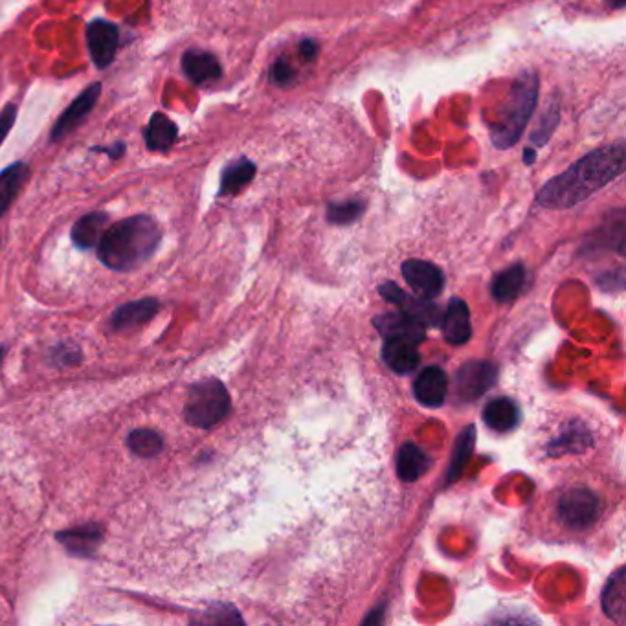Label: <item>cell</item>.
<instances>
[{"label": "cell", "instance_id": "cell-1", "mask_svg": "<svg viewBox=\"0 0 626 626\" xmlns=\"http://www.w3.org/2000/svg\"><path fill=\"white\" fill-rule=\"evenodd\" d=\"M625 169L626 147L623 142L593 149L564 173L546 182L538 191L537 202L549 210L573 208L614 182Z\"/></svg>", "mask_w": 626, "mask_h": 626}, {"label": "cell", "instance_id": "cell-2", "mask_svg": "<svg viewBox=\"0 0 626 626\" xmlns=\"http://www.w3.org/2000/svg\"><path fill=\"white\" fill-rule=\"evenodd\" d=\"M160 239L162 232L153 217L135 215L107 228L98 243V258L111 270L129 272L155 254Z\"/></svg>", "mask_w": 626, "mask_h": 626}, {"label": "cell", "instance_id": "cell-3", "mask_svg": "<svg viewBox=\"0 0 626 626\" xmlns=\"http://www.w3.org/2000/svg\"><path fill=\"white\" fill-rule=\"evenodd\" d=\"M538 90L540 78L535 72H524L516 78L498 120L492 125V144L498 149L518 144L537 109Z\"/></svg>", "mask_w": 626, "mask_h": 626}, {"label": "cell", "instance_id": "cell-4", "mask_svg": "<svg viewBox=\"0 0 626 626\" xmlns=\"http://www.w3.org/2000/svg\"><path fill=\"white\" fill-rule=\"evenodd\" d=\"M232 401L224 384L217 379H204L193 384L184 406V417L195 428H212L230 414Z\"/></svg>", "mask_w": 626, "mask_h": 626}, {"label": "cell", "instance_id": "cell-5", "mask_svg": "<svg viewBox=\"0 0 626 626\" xmlns=\"http://www.w3.org/2000/svg\"><path fill=\"white\" fill-rule=\"evenodd\" d=\"M557 513L564 526L570 529H586L593 526L601 516V502L599 496L590 489H570L562 494L559 500Z\"/></svg>", "mask_w": 626, "mask_h": 626}, {"label": "cell", "instance_id": "cell-6", "mask_svg": "<svg viewBox=\"0 0 626 626\" xmlns=\"http://www.w3.org/2000/svg\"><path fill=\"white\" fill-rule=\"evenodd\" d=\"M496 382V368L491 362H469L461 366L456 373V395L461 401L470 403L480 399L481 395L491 390Z\"/></svg>", "mask_w": 626, "mask_h": 626}, {"label": "cell", "instance_id": "cell-7", "mask_svg": "<svg viewBox=\"0 0 626 626\" xmlns=\"http://www.w3.org/2000/svg\"><path fill=\"white\" fill-rule=\"evenodd\" d=\"M101 83H92L87 89L79 94L76 100L70 103L67 111L57 118L56 125L52 129V142H59L68 135H72L78 129L85 118L89 116L96 103L100 100Z\"/></svg>", "mask_w": 626, "mask_h": 626}, {"label": "cell", "instance_id": "cell-8", "mask_svg": "<svg viewBox=\"0 0 626 626\" xmlns=\"http://www.w3.org/2000/svg\"><path fill=\"white\" fill-rule=\"evenodd\" d=\"M403 276L412 291L421 298H436L445 287V276L441 269L425 261V259H410L403 265Z\"/></svg>", "mask_w": 626, "mask_h": 626}, {"label": "cell", "instance_id": "cell-9", "mask_svg": "<svg viewBox=\"0 0 626 626\" xmlns=\"http://www.w3.org/2000/svg\"><path fill=\"white\" fill-rule=\"evenodd\" d=\"M120 43V32L114 24L96 19L87 28V45L94 65L107 68L114 61Z\"/></svg>", "mask_w": 626, "mask_h": 626}, {"label": "cell", "instance_id": "cell-10", "mask_svg": "<svg viewBox=\"0 0 626 626\" xmlns=\"http://www.w3.org/2000/svg\"><path fill=\"white\" fill-rule=\"evenodd\" d=\"M381 294L388 302L395 303L399 307V311L410 314L417 322L425 325V327H434L439 324V313L434 303L428 302L426 298L421 296H412L401 291L395 283H384L381 287Z\"/></svg>", "mask_w": 626, "mask_h": 626}, {"label": "cell", "instance_id": "cell-11", "mask_svg": "<svg viewBox=\"0 0 626 626\" xmlns=\"http://www.w3.org/2000/svg\"><path fill=\"white\" fill-rule=\"evenodd\" d=\"M373 325L381 331L386 340L401 338V340H408L412 344L425 342V325L417 322L410 314L403 313V311L382 314L373 320Z\"/></svg>", "mask_w": 626, "mask_h": 626}, {"label": "cell", "instance_id": "cell-12", "mask_svg": "<svg viewBox=\"0 0 626 626\" xmlns=\"http://www.w3.org/2000/svg\"><path fill=\"white\" fill-rule=\"evenodd\" d=\"M415 399L428 408H436L447 401V373L437 366L425 368L414 382Z\"/></svg>", "mask_w": 626, "mask_h": 626}, {"label": "cell", "instance_id": "cell-13", "mask_svg": "<svg viewBox=\"0 0 626 626\" xmlns=\"http://www.w3.org/2000/svg\"><path fill=\"white\" fill-rule=\"evenodd\" d=\"M56 538L59 544L65 546L70 555L89 559L103 542V527L98 526V524L74 527V529L57 533Z\"/></svg>", "mask_w": 626, "mask_h": 626}, {"label": "cell", "instance_id": "cell-14", "mask_svg": "<svg viewBox=\"0 0 626 626\" xmlns=\"http://www.w3.org/2000/svg\"><path fill=\"white\" fill-rule=\"evenodd\" d=\"M441 329L452 346H463L470 340L472 325H470L469 305L461 298H452L448 303L445 316L441 318Z\"/></svg>", "mask_w": 626, "mask_h": 626}, {"label": "cell", "instance_id": "cell-15", "mask_svg": "<svg viewBox=\"0 0 626 626\" xmlns=\"http://www.w3.org/2000/svg\"><path fill=\"white\" fill-rule=\"evenodd\" d=\"M182 70L195 85H210L223 76L217 57L199 48H191L182 56Z\"/></svg>", "mask_w": 626, "mask_h": 626}, {"label": "cell", "instance_id": "cell-16", "mask_svg": "<svg viewBox=\"0 0 626 626\" xmlns=\"http://www.w3.org/2000/svg\"><path fill=\"white\" fill-rule=\"evenodd\" d=\"M160 311V303L155 298H146L138 302H129L118 307L112 314V327L116 331H129L147 324Z\"/></svg>", "mask_w": 626, "mask_h": 626}, {"label": "cell", "instance_id": "cell-17", "mask_svg": "<svg viewBox=\"0 0 626 626\" xmlns=\"http://www.w3.org/2000/svg\"><path fill=\"white\" fill-rule=\"evenodd\" d=\"M382 358H384L386 366L399 375L412 373L421 362L417 344H412L408 340H401V338L386 340V346L382 349Z\"/></svg>", "mask_w": 626, "mask_h": 626}, {"label": "cell", "instance_id": "cell-18", "mask_svg": "<svg viewBox=\"0 0 626 626\" xmlns=\"http://www.w3.org/2000/svg\"><path fill=\"white\" fill-rule=\"evenodd\" d=\"M483 421L494 432L505 434L520 423V410H518L515 401H511L507 397H500V399H494L485 406Z\"/></svg>", "mask_w": 626, "mask_h": 626}, {"label": "cell", "instance_id": "cell-19", "mask_svg": "<svg viewBox=\"0 0 626 626\" xmlns=\"http://www.w3.org/2000/svg\"><path fill=\"white\" fill-rule=\"evenodd\" d=\"M109 228V215L103 212L87 213L81 217L78 223L72 228V241L74 245L87 250L92 246H98L103 234Z\"/></svg>", "mask_w": 626, "mask_h": 626}, {"label": "cell", "instance_id": "cell-20", "mask_svg": "<svg viewBox=\"0 0 626 626\" xmlns=\"http://www.w3.org/2000/svg\"><path fill=\"white\" fill-rule=\"evenodd\" d=\"M30 177V168L24 162H13L0 173V217L10 210Z\"/></svg>", "mask_w": 626, "mask_h": 626}, {"label": "cell", "instance_id": "cell-21", "mask_svg": "<svg viewBox=\"0 0 626 626\" xmlns=\"http://www.w3.org/2000/svg\"><path fill=\"white\" fill-rule=\"evenodd\" d=\"M526 269L524 265L516 263L509 269L502 270L494 280H492V296L498 302H513L516 300L526 285Z\"/></svg>", "mask_w": 626, "mask_h": 626}, {"label": "cell", "instance_id": "cell-22", "mask_svg": "<svg viewBox=\"0 0 626 626\" xmlns=\"http://www.w3.org/2000/svg\"><path fill=\"white\" fill-rule=\"evenodd\" d=\"M256 171H258L256 164L248 158H239L235 162H230L221 175L219 195H237L239 191L245 190L256 177Z\"/></svg>", "mask_w": 626, "mask_h": 626}, {"label": "cell", "instance_id": "cell-23", "mask_svg": "<svg viewBox=\"0 0 626 626\" xmlns=\"http://www.w3.org/2000/svg\"><path fill=\"white\" fill-rule=\"evenodd\" d=\"M179 138V127L166 114L155 112L146 129V144L151 151H168Z\"/></svg>", "mask_w": 626, "mask_h": 626}, {"label": "cell", "instance_id": "cell-24", "mask_svg": "<svg viewBox=\"0 0 626 626\" xmlns=\"http://www.w3.org/2000/svg\"><path fill=\"white\" fill-rule=\"evenodd\" d=\"M625 586V568H619L604 588L603 610L610 619H614L615 623L625 621Z\"/></svg>", "mask_w": 626, "mask_h": 626}, {"label": "cell", "instance_id": "cell-25", "mask_svg": "<svg viewBox=\"0 0 626 626\" xmlns=\"http://www.w3.org/2000/svg\"><path fill=\"white\" fill-rule=\"evenodd\" d=\"M430 467V459L414 443H406L397 458V474L406 483L419 480Z\"/></svg>", "mask_w": 626, "mask_h": 626}, {"label": "cell", "instance_id": "cell-26", "mask_svg": "<svg viewBox=\"0 0 626 626\" xmlns=\"http://www.w3.org/2000/svg\"><path fill=\"white\" fill-rule=\"evenodd\" d=\"M127 447L138 458H155L164 450V439L155 430L138 428L127 437Z\"/></svg>", "mask_w": 626, "mask_h": 626}, {"label": "cell", "instance_id": "cell-27", "mask_svg": "<svg viewBox=\"0 0 626 626\" xmlns=\"http://www.w3.org/2000/svg\"><path fill=\"white\" fill-rule=\"evenodd\" d=\"M474 443H476V430H474V426H469L467 430L461 432L458 443H456V450H454L450 470H448L447 483H454L461 476V472L467 467V461L472 456Z\"/></svg>", "mask_w": 626, "mask_h": 626}, {"label": "cell", "instance_id": "cell-28", "mask_svg": "<svg viewBox=\"0 0 626 626\" xmlns=\"http://www.w3.org/2000/svg\"><path fill=\"white\" fill-rule=\"evenodd\" d=\"M364 213V202L346 201L340 204H329L327 219L333 224H351Z\"/></svg>", "mask_w": 626, "mask_h": 626}, {"label": "cell", "instance_id": "cell-29", "mask_svg": "<svg viewBox=\"0 0 626 626\" xmlns=\"http://www.w3.org/2000/svg\"><path fill=\"white\" fill-rule=\"evenodd\" d=\"M559 120V105H555V103H553V105H549L548 111L542 114L540 123H538L537 129L533 131V136H531V142L538 147L548 144L549 138L553 136L555 129H557V125H559Z\"/></svg>", "mask_w": 626, "mask_h": 626}, {"label": "cell", "instance_id": "cell-30", "mask_svg": "<svg viewBox=\"0 0 626 626\" xmlns=\"http://www.w3.org/2000/svg\"><path fill=\"white\" fill-rule=\"evenodd\" d=\"M294 68L291 67V63H287L285 59H278L272 67H270V81L278 87H289L294 81Z\"/></svg>", "mask_w": 626, "mask_h": 626}, {"label": "cell", "instance_id": "cell-31", "mask_svg": "<svg viewBox=\"0 0 626 626\" xmlns=\"http://www.w3.org/2000/svg\"><path fill=\"white\" fill-rule=\"evenodd\" d=\"M15 120H17V107L13 103H8L0 112V144L6 140V136L12 131Z\"/></svg>", "mask_w": 626, "mask_h": 626}, {"label": "cell", "instance_id": "cell-32", "mask_svg": "<svg viewBox=\"0 0 626 626\" xmlns=\"http://www.w3.org/2000/svg\"><path fill=\"white\" fill-rule=\"evenodd\" d=\"M300 54H302L305 61H313L316 54H318V43L313 39H303L300 43Z\"/></svg>", "mask_w": 626, "mask_h": 626}, {"label": "cell", "instance_id": "cell-33", "mask_svg": "<svg viewBox=\"0 0 626 626\" xmlns=\"http://www.w3.org/2000/svg\"><path fill=\"white\" fill-rule=\"evenodd\" d=\"M90 151H96V153H107L112 160H116V158H120L123 155V151H125V144H114L112 147H92Z\"/></svg>", "mask_w": 626, "mask_h": 626}, {"label": "cell", "instance_id": "cell-34", "mask_svg": "<svg viewBox=\"0 0 626 626\" xmlns=\"http://www.w3.org/2000/svg\"><path fill=\"white\" fill-rule=\"evenodd\" d=\"M78 347H72L70 351H68L67 347H61L59 349V360H61V364H78Z\"/></svg>", "mask_w": 626, "mask_h": 626}, {"label": "cell", "instance_id": "cell-35", "mask_svg": "<svg viewBox=\"0 0 626 626\" xmlns=\"http://www.w3.org/2000/svg\"><path fill=\"white\" fill-rule=\"evenodd\" d=\"M535 157H537L535 149H527V151H524V162H526L527 166H531V164L535 162Z\"/></svg>", "mask_w": 626, "mask_h": 626}, {"label": "cell", "instance_id": "cell-36", "mask_svg": "<svg viewBox=\"0 0 626 626\" xmlns=\"http://www.w3.org/2000/svg\"><path fill=\"white\" fill-rule=\"evenodd\" d=\"M606 2H610L614 8H623L625 6V0H606Z\"/></svg>", "mask_w": 626, "mask_h": 626}, {"label": "cell", "instance_id": "cell-37", "mask_svg": "<svg viewBox=\"0 0 626 626\" xmlns=\"http://www.w3.org/2000/svg\"><path fill=\"white\" fill-rule=\"evenodd\" d=\"M6 355V347L0 346V362H2V358Z\"/></svg>", "mask_w": 626, "mask_h": 626}]
</instances>
